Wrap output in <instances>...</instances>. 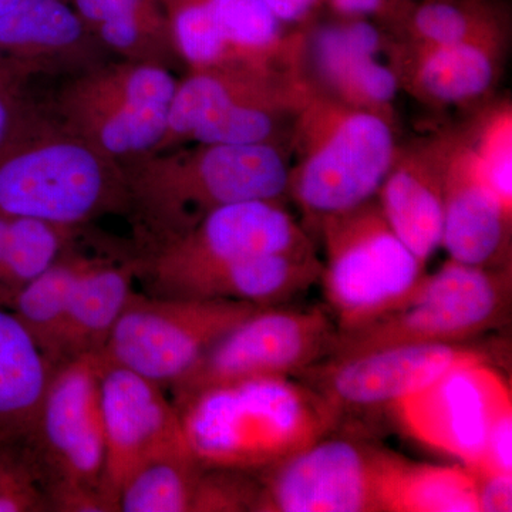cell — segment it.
Masks as SVG:
<instances>
[{"label":"cell","mask_w":512,"mask_h":512,"mask_svg":"<svg viewBox=\"0 0 512 512\" xmlns=\"http://www.w3.org/2000/svg\"><path fill=\"white\" fill-rule=\"evenodd\" d=\"M121 165L138 255L227 205L288 198L289 150L276 144H185Z\"/></svg>","instance_id":"1"},{"label":"cell","mask_w":512,"mask_h":512,"mask_svg":"<svg viewBox=\"0 0 512 512\" xmlns=\"http://www.w3.org/2000/svg\"><path fill=\"white\" fill-rule=\"evenodd\" d=\"M202 467L264 473L339 429L342 417L296 377H254L173 400Z\"/></svg>","instance_id":"2"},{"label":"cell","mask_w":512,"mask_h":512,"mask_svg":"<svg viewBox=\"0 0 512 512\" xmlns=\"http://www.w3.org/2000/svg\"><path fill=\"white\" fill-rule=\"evenodd\" d=\"M393 120L312 90L289 137L288 198L309 227L375 200L399 151Z\"/></svg>","instance_id":"3"},{"label":"cell","mask_w":512,"mask_h":512,"mask_svg":"<svg viewBox=\"0 0 512 512\" xmlns=\"http://www.w3.org/2000/svg\"><path fill=\"white\" fill-rule=\"evenodd\" d=\"M127 205L123 165L49 114L0 158V217L87 228Z\"/></svg>","instance_id":"4"},{"label":"cell","mask_w":512,"mask_h":512,"mask_svg":"<svg viewBox=\"0 0 512 512\" xmlns=\"http://www.w3.org/2000/svg\"><path fill=\"white\" fill-rule=\"evenodd\" d=\"M312 90L298 67L188 70L178 79L156 151L185 144L288 147L293 121Z\"/></svg>","instance_id":"5"},{"label":"cell","mask_w":512,"mask_h":512,"mask_svg":"<svg viewBox=\"0 0 512 512\" xmlns=\"http://www.w3.org/2000/svg\"><path fill=\"white\" fill-rule=\"evenodd\" d=\"M177 84L167 67L111 57L62 79L43 103L57 126L123 164L160 146Z\"/></svg>","instance_id":"6"},{"label":"cell","mask_w":512,"mask_h":512,"mask_svg":"<svg viewBox=\"0 0 512 512\" xmlns=\"http://www.w3.org/2000/svg\"><path fill=\"white\" fill-rule=\"evenodd\" d=\"M322 284L338 332L363 328L409 301L426 266L390 227L377 198L332 215L318 231Z\"/></svg>","instance_id":"7"},{"label":"cell","mask_w":512,"mask_h":512,"mask_svg":"<svg viewBox=\"0 0 512 512\" xmlns=\"http://www.w3.org/2000/svg\"><path fill=\"white\" fill-rule=\"evenodd\" d=\"M512 266L480 268L448 258L400 308L336 333L326 359L419 343H466L500 328L511 312Z\"/></svg>","instance_id":"8"},{"label":"cell","mask_w":512,"mask_h":512,"mask_svg":"<svg viewBox=\"0 0 512 512\" xmlns=\"http://www.w3.org/2000/svg\"><path fill=\"white\" fill-rule=\"evenodd\" d=\"M259 309L228 299L134 292L100 356L171 387L217 340Z\"/></svg>","instance_id":"9"},{"label":"cell","mask_w":512,"mask_h":512,"mask_svg":"<svg viewBox=\"0 0 512 512\" xmlns=\"http://www.w3.org/2000/svg\"><path fill=\"white\" fill-rule=\"evenodd\" d=\"M336 431L259 473L256 512H384L387 481L402 456Z\"/></svg>","instance_id":"10"},{"label":"cell","mask_w":512,"mask_h":512,"mask_svg":"<svg viewBox=\"0 0 512 512\" xmlns=\"http://www.w3.org/2000/svg\"><path fill=\"white\" fill-rule=\"evenodd\" d=\"M335 320L320 308H261L214 343L170 389L174 400L254 377H295L326 359Z\"/></svg>","instance_id":"11"},{"label":"cell","mask_w":512,"mask_h":512,"mask_svg":"<svg viewBox=\"0 0 512 512\" xmlns=\"http://www.w3.org/2000/svg\"><path fill=\"white\" fill-rule=\"evenodd\" d=\"M101 367L100 353H90L53 369L32 436L23 446L35 461L45 491L70 485L97 488L111 497L104 484Z\"/></svg>","instance_id":"12"},{"label":"cell","mask_w":512,"mask_h":512,"mask_svg":"<svg viewBox=\"0 0 512 512\" xmlns=\"http://www.w3.org/2000/svg\"><path fill=\"white\" fill-rule=\"evenodd\" d=\"M315 252L309 232L282 200L227 205L180 237L138 256V279L154 293L180 276L211 266L271 254Z\"/></svg>","instance_id":"13"},{"label":"cell","mask_w":512,"mask_h":512,"mask_svg":"<svg viewBox=\"0 0 512 512\" xmlns=\"http://www.w3.org/2000/svg\"><path fill=\"white\" fill-rule=\"evenodd\" d=\"M508 407L510 383L480 357L451 367L390 412L407 436L471 470L483 464L491 426Z\"/></svg>","instance_id":"14"},{"label":"cell","mask_w":512,"mask_h":512,"mask_svg":"<svg viewBox=\"0 0 512 512\" xmlns=\"http://www.w3.org/2000/svg\"><path fill=\"white\" fill-rule=\"evenodd\" d=\"M487 357L466 343H419L323 359L296 375L340 414L392 410L451 367Z\"/></svg>","instance_id":"15"},{"label":"cell","mask_w":512,"mask_h":512,"mask_svg":"<svg viewBox=\"0 0 512 512\" xmlns=\"http://www.w3.org/2000/svg\"><path fill=\"white\" fill-rule=\"evenodd\" d=\"M396 36L363 19L303 28L299 70L313 90L350 107L394 120L400 92L394 69Z\"/></svg>","instance_id":"16"},{"label":"cell","mask_w":512,"mask_h":512,"mask_svg":"<svg viewBox=\"0 0 512 512\" xmlns=\"http://www.w3.org/2000/svg\"><path fill=\"white\" fill-rule=\"evenodd\" d=\"M101 409L106 436L104 484L117 503L124 484L147 464L192 456L177 406L160 384L103 360Z\"/></svg>","instance_id":"17"},{"label":"cell","mask_w":512,"mask_h":512,"mask_svg":"<svg viewBox=\"0 0 512 512\" xmlns=\"http://www.w3.org/2000/svg\"><path fill=\"white\" fill-rule=\"evenodd\" d=\"M441 248L460 264L511 266L512 210L491 188L460 130H448Z\"/></svg>","instance_id":"18"},{"label":"cell","mask_w":512,"mask_h":512,"mask_svg":"<svg viewBox=\"0 0 512 512\" xmlns=\"http://www.w3.org/2000/svg\"><path fill=\"white\" fill-rule=\"evenodd\" d=\"M111 57L64 0H19L0 15V62L29 79H66Z\"/></svg>","instance_id":"19"},{"label":"cell","mask_w":512,"mask_h":512,"mask_svg":"<svg viewBox=\"0 0 512 512\" xmlns=\"http://www.w3.org/2000/svg\"><path fill=\"white\" fill-rule=\"evenodd\" d=\"M448 131L400 146L377 192L390 227L424 264L441 248Z\"/></svg>","instance_id":"20"},{"label":"cell","mask_w":512,"mask_h":512,"mask_svg":"<svg viewBox=\"0 0 512 512\" xmlns=\"http://www.w3.org/2000/svg\"><path fill=\"white\" fill-rule=\"evenodd\" d=\"M507 43L426 45L397 39L393 62L400 90L436 109L484 106L503 73Z\"/></svg>","instance_id":"21"},{"label":"cell","mask_w":512,"mask_h":512,"mask_svg":"<svg viewBox=\"0 0 512 512\" xmlns=\"http://www.w3.org/2000/svg\"><path fill=\"white\" fill-rule=\"evenodd\" d=\"M322 266L316 252L251 256L180 276L150 295L228 299L271 308L318 284Z\"/></svg>","instance_id":"22"},{"label":"cell","mask_w":512,"mask_h":512,"mask_svg":"<svg viewBox=\"0 0 512 512\" xmlns=\"http://www.w3.org/2000/svg\"><path fill=\"white\" fill-rule=\"evenodd\" d=\"M136 249L121 256L97 252L80 278L64 318L55 367L73 357L101 353L134 293Z\"/></svg>","instance_id":"23"},{"label":"cell","mask_w":512,"mask_h":512,"mask_svg":"<svg viewBox=\"0 0 512 512\" xmlns=\"http://www.w3.org/2000/svg\"><path fill=\"white\" fill-rule=\"evenodd\" d=\"M53 369L18 316L0 308V441L26 446Z\"/></svg>","instance_id":"24"},{"label":"cell","mask_w":512,"mask_h":512,"mask_svg":"<svg viewBox=\"0 0 512 512\" xmlns=\"http://www.w3.org/2000/svg\"><path fill=\"white\" fill-rule=\"evenodd\" d=\"M84 229L42 274L23 289L10 309L35 338L53 367L57 343L74 289L97 255V252L92 254L82 248L80 237Z\"/></svg>","instance_id":"25"},{"label":"cell","mask_w":512,"mask_h":512,"mask_svg":"<svg viewBox=\"0 0 512 512\" xmlns=\"http://www.w3.org/2000/svg\"><path fill=\"white\" fill-rule=\"evenodd\" d=\"M384 512H480L464 466H434L400 457L384 491Z\"/></svg>","instance_id":"26"},{"label":"cell","mask_w":512,"mask_h":512,"mask_svg":"<svg viewBox=\"0 0 512 512\" xmlns=\"http://www.w3.org/2000/svg\"><path fill=\"white\" fill-rule=\"evenodd\" d=\"M397 39L426 45L507 43V23L490 0H417Z\"/></svg>","instance_id":"27"},{"label":"cell","mask_w":512,"mask_h":512,"mask_svg":"<svg viewBox=\"0 0 512 512\" xmlns=\"http://www.w3.org/2000/svg\"><path fill=\"white\" fill-rule=\"evenodd\" d=\"M84 228L0 217V308L13 303Z\"/></svg>","instance_id":"28"},{"label":"cell","mask_w":512,"mask_h":512,"mask_svg":"<svg viewBox=\"0 0 512 512\" xmlns=\"http://www.w3.org/2000/svg\"><path fill=\"white\" fill-rule=\"evenodd\" d=\"M202 466L194 456L153 461L121 488V512H190L192 493Z\"/></svg>","instance_id":"29"},{"label":"cell","mask_w":512,"mask_h":512,"mask_svg":"<svg viewBox=\"0 0 512 512\" xmlns=\"http://www.w3.org/2000/svg\"><path fill=\"white\" fill-rule=\"evenodd\" d=\"M175 50L188 70L235 66L215 19L211 0H158Z\"/></svg>","instance_id":"30"},{"label":"cell","mask_w":512,"mask_h":512,"mask_svg":"<svg viewBox=\"0 0 512 512\" xmlns=\"http://www.w3.org/2000/svg\"><path fill=\"white\" fill-rule=\"evenodd\" d=\"M480 160L485 177L512 210V106L510 100L485 103L460 130Z\"/></svg>","instance_id":"31"},{"label":"cell","mask_w":512,"mask_h":512,"mask_svg":"<svg viewBox=\"0 0 512 512\" xmlns=\"http://www.w3.org/2000/svg\"><path fill=\"white\" fill-rule=\"evenodd\" d=\"M262 483L259 474L227 467H202L190 512H256Z\"/></svg>","instance_id":"32"},{"label":"cell","mask_w":512,"mask_h":512,"mask_svg":"<svg viewBox=\"0 0 512 512\" xmlns=\"http://www.w3.org/2000/svg\"><path fill=\"white\" fill-rule=\"evenodd\" d=\"M33 82L19 70L0 62V158L47 119L45 103L32 92Z\"/></svg>","instance_id":"33"},{"label":"cell","mask_w":512,"mask_h":512,"mask_svg":"<svg viewBox=\"0 0 512 512\" xmlns=\"http://www.w3.org/2000/svg\"><path fill=\"white\" fill-rule=\"evenodd\" d=\"M46 511L45 485L29 451L0 441V512Z\"/></svg>","instance_id":"34"},{"label":"cell","mask_w":512,"mask_h":512,"mask_svg":"<svg viewBox=\"0 0 512 512\" xmlns=\"http://www.w3.org/2000/svg\"><path fill=\"white\" fill-rule=\"evenodd\" d=\"M323 3H328L340 19L370 20L397 37L414 0H323Z\"/></svg>","instance_id":"35"},{"label":"cell","mask_w":512,"mask_h":512,"mask_svg":"<svg viewBox=\"0 0 512 512\" xmlns=\"http://www.w3.org/2000/svg\"><path fill=\"white\" fill-rule=\"evenodd\" d=\"M468 471L476 485L478 511H512V473L491 470Z\"/></svg>","instance_id":"36"},{"label":"cell","mask_w":512,"mask_h":512,"mask_svg":"<svg viewBox=\"0 0 512 512\" xmlns=\"http://www.w3.org/2000/svg\"><path fill=\"white\" fill-rule=\"evenodd\" d=\"M471 470L512 473V407L495 419L488 434L483 464Z\"/></svg>","instance_id":"37"},{"label":"cell","mask_w":512,"mask_h":512,"mask_svg":"<svg viewBox=\"0 0 512 512\" xmlns=\"http://www.w3.org/2000/svg\"><path fill=\"white\" fill-rule=\"evenodd\" d=\"M264 3L284 25L302 26L323 0H264Z\"/></svg>","instance_id":"38"},{"label":"cell","mask_w":512,"mask_h":512,"mask_svg":"<svg viewBox=\"0 0 512 512\" xmlns=\"http://www.w3.org/2000/svg\"><path fill=\"white\" fill-rule=\"evenodd\" d=\"M18 2L19 0H0V15L8 12V10L12 9Z\"/></svg>","instance_id":"39"},{"label":"cell","mask_w":512,"mask_h":512,"mask_svg":"<svg viewBox=\"0 0 512 512\" xmlns=\"http://www.w3.org/2000/svg\"><path fill=\"white\" fill-rule=\"evenodd\" d=\"M64 2H69V0H64Z\"/></svg>","instance_id":"40"},{"label":"cell","mask_w":512,"mask_h":512,"mask_svg":"<svg viewBox=\"0 0 512 512\" xmlns=\"http://www.w3.org/2000/svg\"><path fill=\"white\" fill-rule=\"evenodd\" d=\"M414 2H417V0H414Z\"/></svg>","instance_id":"41"}]
</instances>
